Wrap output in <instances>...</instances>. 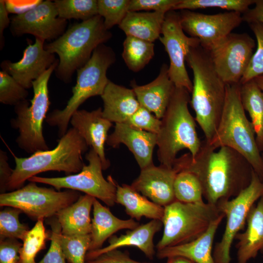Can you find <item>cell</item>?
I'll use <instances>...</instances> for the list:
<instances>
[{
    "mask_svg": "<svg viewBox=\"0 0 263 263\" xmlns=\"http://www.w3.org/2000/svg\"><path fill=\"white\" fill-rule=\"evenodd\" d=\"M173 168L187 171L199 179L207 202L216 205L221 200L237 196L250 184L253 169L248 161L233 149H215L205 139L194 157L186 153L177 158Z\"/></svg>",
    "mask_w": 263,
    "mask_h": 263,
    "instance_id": "obj_1",
    "label": "cell"
},
{
    "mask_svg": "<svg viewBox=\"0 0 263 263\" xmlns=\"http://www.w3.org/2000/svg\"><path fill=\"white\" fill-rule=\"evenodd\" d=\"M186 61L192 70L193 87L189 103L195 119L209 142L215 133L225 102L226 84L216 72L207 50L200 45L192 48Z\"/></svg>",
    "mask_w": 263,
    "mask_h": 263,
    "instance_id": "obj_2",
    "label": "cell"
},
{
    "mask_svg": "<svg viewBox=\"0 0 263 263\" xmlns=\"http://www.w3.org/2000/svg\"><path fill=\"white\" fill-rule=\"evenodd\" d=\"M190 94L175 87L157 134L158 159L161 165L169 168H173L180 151L187 149L193 157L201 146L195 118L188 109Z\"/></svg>",
    "mask_w": 263,
    "mask_h": 263,
    "instance_id": "obj_3",
    "label": "cell"
},
{
    "mask_svg": "<svg viewBox=\"0 0 263 263\" xmlns=\"http://www.w3.org/2000/svg\"><path fill=\"white\" fill-rule=\"evenodd\" d=\"M112 36L99 15L69 26L57 39L45 44V49L59 57L55 74L65 83L71 82L74 73L89 60L94 50Z\"/></svg>",
    "mask_w": 263,
    "mask_h": 263,
    "instance_id": "obj_4",
    "label": "cell"
},
{
    "mask_svg": "<svg viewBox=\"0 0 263 263\" xmlns=\"http://www.w3.org/2000/svg\"><path fill=\"white\" fill-rule=\"evenodd\" d=\"M88 147L77 131L72 127L60 137L54 149L38 151L27 157L14 156L16 167L8 183L7 191L22 188L26 181L41 172H79L85 165L82 154Z\"/></svg>",
    "mask_w": 263,
    "mask_h": 263,
    "instance_id": "obj_5",
    "label": "cell"
},
{
    "mask_svg": "<svg viewBox=\"0 0 263 263\" xmlns=\"http://www.w3.org/2000/svg\"><path fill=\"white\" fill-rule=\"evenodd\" d=\"M240 84L226 85L225 102L215 134L209 142L215 149L226 147L242 155L263 181V162L255 133L245 114L240 93Z\"/></svg>",
    "mask_w": 263,
    "mask_h": 263,
    "instance_id": "obj_6",
    "label": "cell"
},
{
    "mask_svg": "<svg viewBox=\"0 0 263 263\" xmlns=\"http://www.w3.org/2000/svg\"><path fill=\"white\" fill-rule=\"evenodd\" d=\"M115 57L111 47L101 44L87 63L76 71V84L66 106L62 110H54L46 119L49 125L57 127L59 137L66 133L72 115L83 103L91 97L102 95L110 81L107 70L115 62Z\"/></svg>",
    "mask_w": 263,
    "mask_h": 263,
    "instance_id": "obj_7",
    "label": "cell"
},
{
    "mask_svg": "<svg viewBox=\"0 0 263 263\" xmlns=\"http://www.w3.org/2000/svg\"><path fill=\"white\" fill-rule=\"evenodd\" d=\"M221 214L216 205L204 201L187 203L174 201L164 207V231L156 245L157 251L198 238Z\"/></svg>",
    "mask_w": 263,
    "mask_h": 263,
    "instance_id": "obj_8",
    "label": "cell"
},
{
    "mask_svg": "<svg viewBox=\"0 0 263 263\" xmlns=\"http://www.w3.org/2000/svg\"><path fill=\"white\" fill-rule=\"evenodd\" d=\"M58 64V60L33 81L34 95L31 103L26 99L15 106L16 117L11 120V124L18 130L16 143L19 147L28 153L49 150L43 134V123L50 104L48 82Z\"/></svg>",
    "mask_w": 263,
    "mask_h": 263,
    "instance_id": "obj_9",
    "label": "cell"
},
{
    "mask_svg": "<svg viewBox=\"0 0 263 263\" xmlns=\"http://www.w3.org/2000/svg\"><path fill=\"white\" fill-rule=\"evenodd\" d=\"M80 196L75 190H56L30 182L19 189L1 193L0 206L19 208L38 220L56 216L60 210L76 202Z\"/></svg>",
    "mask_w": 263,
    "mask_h": 263,
    "instance_id": "obj_10",
    "label": "cell"
},
{
    "mask_svg": "<svg viewBox=\"0 0 263 263\" xmlns=\"http://www.w3.org/2000/svg\"><path fill=\"white\" fill-rule=\"evenodd\" d=\"M263 196V181L253 170L246 188L236 197L217 203L218 208L226 218V224L222 237L212 252L214 263H230V249L235 236L244 229L249 211Z\"/></svg>",
    "mask_w": 263,
    "mask_h": 263,
    "instance_id": "obj_11",
    "label": "cell"
},
{
    "mask_svg": "<svg viewBox=\"0 0 263 263\" xmlns=\"http://www.w3.org/2000/svg\"><path fill=\"white\" fill-rule=\"evenodd\" d=\"M85 158L88 164H85L78 173L60 177L34 176L28 181L49 185L58 191L62 188L80 191L113 207L116 203L117 183L111 176L105 179L102 162L93 149L90 150Z\"/></svg>",
    "mask_w": 263,
    "mask_h": 263,
    "instance_id": "obj_12",
    "label": "cell"
},
{
    "mask_svg": "<svg viewBox=\"0 0 263 263\" xmlns=\"http://www.w3.org/2000/svg\"><path fill=\"white\" fill-rule=\"evenodd\" d=\"M255 47V40L247 33H231L207 51L222 80L232 85L240 83Z\"/></svg>",
    "mask_w": 263,
    "mask_h": 263,
    "instance_id": "obj_13",
    "label": "cell"
},
{
    "mask_svg": "<svg viewBox=\"0 0 263 263\" xmlns=\"http://www.w3.org/2000/svg\"><path fill=\"white\" fill-rule=\"evenodd\" d=\"M159 39L165 47L169 59V75L176 87L191 93L193 87L185 66L186 58L190 51L200 45L198 39L187 36L180 22L179 13L171 10L166 13Z\"/></svg>",
    "mask_w": 263,
    "mask_h": 263,
    "instance_id": "obj_14",
    "label": "cell"
},
{
    "mask_svg": "<svg viewBox=\"0 0 263 263\" xmlns=\"http://www.w3.org/2000/svg\"><path fill=\"white\" fill-rule=\"evenodd\" d=\"M179 14L183 31L198 39L200 46L207 51L223 40L243 21L241 13L232 11L208 15L182 10Z\"/></svg>",
    "mask_w": 263,
    "mask_h": 263,
    "instance_id": "obj_15",
    "label": "cell"
},
{
    "mask_svg": "<svg viewBox=\"0 0 263 263\" xmlns=\"http://www.w3.org/2000/svg\"><path fill=\"white\" fill-rule=\"evenodd\" d=\"M67 23L58 17L54 2L45 0L24 13L13 16L10 29L14 36L31 34L44 41H53L65 32Z\"/></svg>",
    "mask_w": 263,
    "mask_h": 263,
    "instance_id": "obj_16",
    "label": "cell"
},
{
    "mask_svg": "<svg viewBox=\"0 0 263 263\" xmlns=\"http://www.w3.org/2000/svg\"><path fill=\"white\" fill-rule=\"evenodd\" d=\"M45 41L35 38V41L24 49L21 59L16 62L5 60L0 64L2 71L12 76L26 89L57 60L55 54L45 49Z\"/></svg>",
    "mask_w": 263,
    "mask_h": 263,
    "instance_id": "obj_17",
    "label": "cell"
},
{
    "mask_svg": "<svg viewBox=\"0 0 263 263\" xmlns=\"http://www.w3.org/2000/svg\"><path fill=\"white\" fill-rule=\"evenodd\" d=\"M177 173L173 168L152 164L141 169L131 186L153 203L165 207L175 201L173 185Z\"/></svg>",
    "mask_w": 263,
    "mask_h": 263,
    "instance_id": "obj_18",
    "label": "cell"
},
{
    "mask_svg": "<svg viewBox=\"0 0 263 263\" xmlns=\"http://www.w3.org/2000/svg\"><path fill=\"white\" fill-rule=\"evenodd\" d=\"M70 122L88 146L97 153L103 170L107 169L110 162L105 156V144L113 123L103 116L102 109L99 107L92 111L78 110L72 115Z\"/></svg>",
    "mask_w": 263,
    "mask_h": 263,
    "instance_id": "obj_19",
    "label": "cell"
},
{
    "mask_svg": "<svg viewBox=\"0 0 263 263\" xmlns=\"http://www.w3.org/2000/svg\"><path fill=\"white\" fill-rule=\"evenodd\" d=\"M106 144L116 148L124 144L133 154L141 169L152 164L153 149L157 145V134L133 128L125 123H115Z\"/></svg>",
    "mask_w": 263,
    "mask_h": 263,
    "instance_id": "obj_20",
    "label": "cell"
},
{
    "mask_svg": "<svg viewBox=\"0 0 263 263\" xmlns=\"http://www.w3.org/2000/svg\"><path fill=\"white\" fill-rule=\"evenodd\" d=\"M168 69L169 66L163 64L158 75L151 82L138 85L133 81L131 84L140 106L160 119L163 117L175 88Z\"/></svg>",
    "mask_w": 263,
    "mask_h": 263,
    "instance_id": "obj_21",
    "label": "cell"
},
{
    "mask_svg": "<svg viewBox=\"0 0 263 263\" xmlns=\"http://www.w3.org/2000/svg\"><path fill=\"white\" fill-rule=\"evenodd\" d=\"M162 222L151 220L149 223L139 225L125 234L118 237L112 236L109 239V245L100 249L88 251L86 260L94 259L101 254L124 246H136L143 252L149 259L152 260L155 253L153 243L155 234L160 230Z\"/></svg>",
    "mask_w": 263,
    "mask_h": 263,
    "instance_id": "obj_22",
    "label": "cell"
},
{
    "mask_svg": "<svg viewBox=\"0 0 263 263\" xmlns=\"http://www.w3.org/2000/svg\"><path fill=\"white\" fill-rule=\"evenodd\" d=\"M246 224L245 230L235 238L238 241L236 263H247L259 252L263 253V196L250 209Z\"/></svg>",
    "mask_w": 263,
    "mask_h": 263,
    "instance_id": "obj_23",
    "label": "cell"
},
{
    "mask_svg": "<svg viewBox=\"0 0 263 263\" xmlns=\"http://www.w3.org/2000/svg\"><path fill=\"white\" fill-rule=\"evenodd\" d=\"M224 217L225 215L221 213L207 230L194 240L158 250L157 257L159 259H168L182 256L195 263H214L212 255L213 241L216 231Z\"/></svg>",
    "mask_w": 263,
    "mask_h": 263,
    "instance_id": "obj_24",
    "label": "cell"
},
{
    "mask_svg": "<svg viewBox=\"0 0 263 263\" xmlns=\"http://www.w3.org/2000/svg\"><path fill=\"white\" fill-rule=\"evenodd\" d=\"M101 97L103 115L112 123H125L140 106L132 89L110 80Z\"/></svg>",
    "mask_w": 263,
    "mask_h": 263,
    "instance_id": "obj_25",
    "label": "cell"
},
{
    "mask_svg": "<svg viewBox=\"0 0 263 263\" xmlns=\"http://www.w3.org/2000/svg\"><path fill=\"white\" fill-rule=\"evenodd\" d=\"M93 207V218L88 251L101 248L105 241L117 231L124 229H133L139 225L133 219L122 220L115 217L109 208L103 206L96 198Z\"/></svg>",
    "mask_w": 263,
    "mask_h": 263,
    "instance_id": "obj_26",
    "label": "cell"
},
{
    "mask_svg": "<svg viewBox=\"0 0 263 263\" xmlns=\"http://www.w3.org/2000/svg\"><path fill=\"white\" fill-rule=\"evenodd\" d=\"M95 198L81 195L72 205L60 210L56 215L61 227V233L67 236L90 234L92 221L90 212Z\"/></svg>",
    "mask_w": 263,
    "mask_h": 263,
    "instance_id": "obj_27",
    "label": "cell"
},
{
    "mask_svg": "<svg viewBox=\"0 0 263 263\" xmlns=\"http://www.w3.org/2000/svg\"><path fill=\"white\" fill-rule=\"evenodd\" d=\"M166 14L162 12L129 11L118 26L126 36L153 43L161 36Z\"/></svg>",
    "mask_w": 263,
    "mask_h": 263,
    "instance_id": "obj_28",
    "label": "cell"
},
{
    "mask_svg": "<svg viewBox=\"0 0 263 263\" xmlns=\"http://www.w3.org/2000/svg\"><path fill=\"white\" fill-rule=\"evenodd\" d=\"M115 202L123 206L132 219L139 221L142 217L162 221L164 207L149 201L132 186L117 184Z\"/></svg>",
    "mask_w": 263,
    "mask_h": 263,
    "instance_id": "obj_29",
    "label": "cell"
},
{
    "mask_svg": "<svg viewBox=\"0 0 263 263\" xmlns=\"http://www.w3.org/2000/svg\"><path fill=\"white\" fill-rule=\"evenodd\" d=\"M240 93L243 106L250 116L256 142L262 152L263 151V92L253 79L240 84Z\"/></svg>",
    "mask_w": 263,
    "mask_h": 263,
    "instance_id": "obj_30",
    "label": "cell"
},
{
    "mask_svg": "<svg viewBox=\"0 0 263 263\" xmlns=\"http://www.w3.org/2000/svg\"><path fill=\"white\" fill-rule=\"evenodd\" d=\"M122 58L128 68L133 72L143 69L154 55V44L140 38L126 36L123 44Z\"/></svg>",
    "mask_w": 263,
    "mask_h": 263,
    "instance_id": "obj_31",
    "label": "cell"
},
{
    "mask_svg": "<svg viewBox=\"0 0 263 263\" xmlns=\"http://www.w3.org/2000/svg\"><path fill=\"white\" fill-rule=\"evenodd\" d=\"M175 200L187 203L204 202L201 183L195 175L187 171L177 173L173 185Z\"/></svg>",
    "mask_w": 263,
    "mask_h": 263,
    "instance_id": "obj_32",
    "label": "cell"
},
{
    "mask_svg": "<svg viewBox=\"0 0 263 263\" xmlns=\"http://www.w3.org/2000/svg\"><path fill=\"white\" fill-rule=\"evenodd\" d=\"M59 18L88 20L98 15L96 0H55L54 1Z\"/></svg>",
    "mask_w": 263,
    "mask_h": 263,
    "instance_id": "obj_33",
    "label": "cell"
},
{
    "mask_svg": "<svg viewBox=\"0 0 263 263\" xmlns=\"http://www.w3.org/2000/svg\"><path fill=\"white\" fill-rule=\"evenodd\" d=\"M44 219L37 220L34 227L29 230L19 250V263H36L37 254L45 248L46 240L49 237L43 224Z\"/></svg>",
    "mask_w": 263,
    "mask_h": 263,
    "instance_id": "obj_34",
    "label": "cell"
},
{
    "mask_svg": "<svg viewBox=\"0 0 263 263\" xmlns=\"http://www.w3.org/2000/svg\"><path fill=\"white\" fill-rule=\"evenodd\" d=\"M256 0H179L172 10H188L216 7L236 12L242 14L245 12L249 6L254 4Z\"/></svg>",
    "mask_w": 263,
    "mask_h": 263,
    "instance_id": "obj_35",
    "label": "cell"
},
{
    "mask_svg": "<svg viewBox=\"0 0 263 263\" xmlns=\"http://www.w3.org/2000/svg\"><path fill=\"white\" fill-rule=\"evenodd\" d=\"M59 242L65 259L70 263H86L91 235L67 236L61 234Z\"/></svg>",
    "mask_w": 263,
    "mask_h": 263,
    "instance_id": "obj_36",
    "label": "cell"
},
{
    "mask_svg": "<svg viewBox=\"0 0 263 263\" xmlns=\"http://www.w3.org/2000/svg\"><path fill=\"white\" fill-rule=\"evenodd\" d=\"M22 211L19 208L7 207L0 212V238L23 240L29 231L28 226L21 223L19 215Z\"/></svg>",
    "mask_w": 263,
    "mask_h": 263,
    "instance_id": "obj_37",
    "label": "cell"
},
{
    "mask_svg": "<svg viewBox=\"0 0 263 263\" xmlns=\"http://www.w3.org/2000/svg\"><path fill=\"white\" fill-rule=\"evenodd\" d=\"M130 0H98V15L104 20L105 28L109 30L119 25L129 12Z\"/></svg>",
    "mask_w": 263,
    "mask_h": 263,
    "instance_id": "obj_38",
    "label": "cell"
},
{
    "mask_svg": "<svg viewBox=\"0 0 263 263\" xmlns=\"http://www.w3.org/2000/svg\"><path fill=\"white\" fill-rule=\"evenodd\" d=\"M248 25L256 37L257 47L241 79V84L263 75V24L254 22Z\"/></svg>",
    "mask_w": 263,
    "mask_h": 263,
    "instance_id": "obj_39",
    "label": "cell"
},
{
    "mask_svg": "<svg viewBox=\"0 0 263 263\" xmlns=\"http://www.w3.org/2000/svg\"><path fill=\"white\" fill-rule=\"evenodd\" d=\"M28 91L6 72L0 71V102L14 106L26 99Z\"/></svg>",
    "mask_w": 263,
    "mask_h": 263,
    "instance_id": "obj_40",
    "label": "cell"
},
{
    "mask_svg": "<svg viewBox=\"0 0 263 263\" xmlns=\"http://www.w3.org/2000/svg\"><path fill=\"white\" fill-rule=\"evenodd\" d=\"M49 222L52 229L49 231L50 246L46 255L38 263H66V259L59 242L61 225L56 216L51 217Z\"/></svg>",
    "mask_w": 263,
    "mask_h": 263,
    "instance_id": "obj_41",
    "label": "cell"
},
{
    "mask_svg": "<svg viewBox=\"0 0 263 263\" xmlns=\"http://www.w3.org/2000/svg\"><path fill=\"white\" fill-rule=\"evenodd\" d=\"M124 123L133 128L157 134L160 130L161 119L140 106Z\"/></svg>",
    "mask_w": 263,
    "mask_h": 263,
    "instance_id": "obj_42",
    "label": "cell"
},
{
    "mask_svg": "<svg viewBox=\"0 0 263 263\" xmlns=\"http://www.w3.org/2000/svg\"><path fill=\"white\" fill-rule=\"evenodd\" d=\"M179 0H130L129 10L139 12L142 10L168 13L172 10Z\"/></svg>",
    "mask_w": 263,
    "mask_h": 263,
    "instance_id": "obj_43",
    "label": "cell"
},
{
    "mask_svg": "<svg viewBox=\"0 0 263 263\" xmlns=\"http://www.w3.org/2000/svg\"><path fill=\"white\" fill-rule=\"evenodd\" d=\"M22 245L17 239H0V263H19V250Z\"/></svg>",
    "mask_w": 263,
    "mask_h": 263,
    "instance_id": "obj_44",
    "label": "cell"
},
{
    "mask_svg": "<svg viewBox=\"0 0 263 263\" xmlns=\"http://www.w3.org/2000/svg\"><path fill=\"white\" fill-rule=\"evenodd\" d=\"M86 263H150L136 261L132 259L127 252L113 250L100 255L97 257L86 260Z\"/></svg>",
    "mask_w": 263,
    "mask_h": 263,
    "instance_id": "obj_45",
    "label": "cell"
},
{
    "mask_svg": "<svg viewBox=\"0 0 263 263\" xmlns=\"http://www.w3.org/2000/svg\"><path fill=\"white\" fill-rule=\"evenodd\" d=\"M42 0H4L5 6L9 13L16 15L22 14L38 4Z\"/></svg>",
    "mask_w": 263,
    "mask_h": 263,
    "instance_id": "obj_46",
    "label": "cell"
},
{
    "mask_svg": "<svg viewBox=\"0 0 263 263\" xmlns=\"http://www.w3.org/2000/svg\"><path fill=\"white\" fill-rule=\"evenodd\" d=\"M8 157L7 153L0 150V190L1 193L7 191V187L10 178L13 173L8 163Z\"/></svg>",
    "mask_w": 263,
    "mask_h": 263,
    "instance_id": "obj_47",
    "label": "cell"
},
{
    "mask_svg": "<svg viewBox=\"0 0 263 263\" xmlns=\"http://www.w3.org/2000/svg\"><path fill=\"white\" fill-rule=\"evenodd\" d=\"M255 6L242 14L243 21L248 24L258 22L263 24V0H256Z\"/></svg>",
    "mask_w": 263,
    "mask_h": 263,
    "instance_id": "obj_48",
    "label": "cell"
},
{
    "mask_svg": "<svg viewBox=\"0 0 263 263\" xmlns=\"http://www.w3.org/2000/svg\"><path fill=\"white\" fill-rule=\"evenodd\" d=\"M4 0H0V49L4 45L3 31L10 25L11 19L9 18Z\"/></svg>",
    "mask_w": 263,
    "mask_h": 263,
    "instance_id": "obj_49",
    "label": "cell"
},
{
    "mask_svg": "<svg viewBox=\"0 0 263 263\" xmlns=\"http://www.w3.org/2000/svg\"><path fill=\"white\" fill-rule=\"evenodd\" d=\"M167 263H195L191 260L182 256H174L168 258Z\"/></svg>",
    "mask_w": 263,
    "mask_h": 263,
    "instance_id": "obj_50",
    "label": "cell"
},
{
    "mask_svg": "<svg viewBox=\"0 0 263 263\" xmlns=\"http://www.w3.org/2000/svg\"><path fill=\"white\" fill-rule=\"evenodd\" d=\"M254 79L260 89L263 92V75L257 76Z\"/></svg>",
    "mask_w": 263,
    "mask_h": 263,
    "instance_id": "obj_51",
    "label": "cell"
},
{
    "mask_svg": "<svg viewBox=\"0 0 263 263\" xmlns=\"http://www.w3.org/2000/svg\"><path fill=\"white\" fill-rule=\"evenodd\" d=\"M261 156H262V159L263 162V151H262L261 152Z\"/></svg>",
    "mask_w": 263,
    "mask_h": 263,
    "instance_id": "obj_52",
    "label": "cell"
}]
</instances>
